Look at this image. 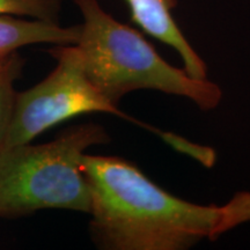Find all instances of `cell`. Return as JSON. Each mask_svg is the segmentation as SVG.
I'll return each instance as SVG.
<instances>
[{
  "label": "cell",
  "instance_id": "obj_1",
  "mask_svg": "<svg viewBox=\"0 0 250 250\" xmlns=\"http://www.w3.org/2000/svg\"><path fill=\"white\" fill-rule=\"evenodd\" d=\"M81 169L92 197L90 232L100 248L183 250L212 239L219 206L171 195L117 156L85 154Z\"/></svg>",
  "mask_w": 250,
  "mask_h": 250
},
{
  "label": "cell",
  "instance_id": "obj_2",
  "mask_svg": "<svg viewBox=\"0 0 250 250\" xmlns=\"http://www.w3.org/2000/svg\"><path fill=\"white\" fill-rule=\"evenodd\" d=\"M83 18L76 43L90 83L115 105L127 93L154 89L183 96L203 110L217 108L221 90L168 64L139 31L103 11L98 0H73Z\"/></svg>",
  "mask_w": 250,
  "mask_h": 250
},
{
  "label": "cell",
  "instance_id": "obj_3",
  "mask_svg": "<svg viewBox=\"0 0 250 250\" xmlns=\"http://www.w3.org/2000/svg\"><path fill=\"white\" fill-rule=\"evenodd\" d=\"M109 140L104 127L87 123L65 130L50 143L0 151V218L45 208L89 213L92 197L81 161L87 148Z\"/></svg>",
  "mask_w": 250,
  "mask_h": 250
},
{
  "label": "cell",
  "instance_id": "obj_4",
  "mask_svg": "<svg viewBox=\"0 0 250 250\" xmlns=\"http://www.w3.org/2000/svg\"><path fill=\"white\" fill-rule=\"evenodd\" d=\"M49 54L57 66L36 86L17 93L0 151L30 143L50 127L88 112H107L145 126L121 111L90 83L76 44L57 45Z\"/></svg>",
  "mask_w": 250,
  "mask_h": 250
},
{
  "label": "cell",
  "instance_id": "obj_5",
  "mask_svg": "<svg viewBox=\"0 0 250 250\" xmlns=\"http://www.w3.org/2000/svg\"><path fill=\"white\" fill-rule=\"evenodd\" d=\"M131 20L137 26L180 55L184 71L195 79H206L208 67L199 55L184 37L173 18L171 11L177 0H125Z\"/></svg>",
  "mask_w": 250,
  "mask_h": 250
},
{
  "label": "cell",
  "instance_id": "obj_6",
  "mask_svg": "<svg viewBox=\"0 0 250 250\" xmlns=\"http://www.w3.org/2000/svg\"><path fill=\"white\" fill-rule=\"evenodd\" d=\"M81 24L62 27L59 23L42 20H22L12 15H0V57L18 51L24 45L52 43L57 45L76 44Z\"/></svg>",
  "mask_w": 250,
  "mask_h": 250
},
{
  "label": "cell",
  "instance_id": "obj_7",
  "mask_svg": "<svg viewBox=\"0 0 250 250\" xmlns=\"http://www.w3.org/2000/svg\"><path fill=\"white\" fill-rule=\"evenodd\" d=\"M26 61L18 51L0 57V146L7 133L13 114L15 96L14 83L22 74Z\"/></svg>",
  "mask_w": 250,
  "mask_h": 250
},
{
  "label": "cell",
  "instance_id": "obj_8",
  "mask_svg": "<svg viewBox=\"0 0 250 250\" xmlns=\"http://www.w3.org/2000/svg\"><path fill=\"white\" fill-rule=\"evenodd\" d=\"M62 0H0V15H23L58 23Z\"/></svg>",
  "mask_w": 250,
  "mask_h": 250
},
{
  "label": "cell",
  "instance_id": "obj_9",
  "mask_svg": "<svg viewBox=\"0 0 250 250\" xmlns=\"http://www.w3.org/2000/svg\"><path fill=\"white\" fill-rule=\"evenodd\" d=\"M219 208L220 214L211 240L218 239L228 230L250 221V192H237L226 205Z\"/></svg>",
  "mask_w": 250,
  "mask_h": 250
}]
</instances>
